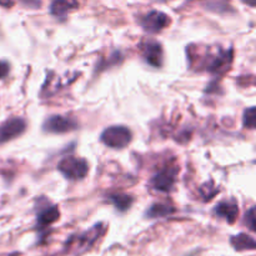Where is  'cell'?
<instances>
[{"label":"cell","instance_id":"7c38bea8","mask_svg":"<svg viewBox=\"0 0 256 256\" xmlns=\"http://www.w3.org/2000/svg\"><path fill=\"white\" fill-rule=\"evenodd\" d=\"M59 208L55 206V205H49V206L42 208L39 212V214H38V228L39 229H45V228L50 226V225L54 224L59 219Z\"/></svg>","mask_w":256,"mask_h":256},{"label":"cell","instance_id":"ba28073f","mask_svg":"<svg viewBox=\"0 0 256 256\" xmlns=\"http://www.w3.org/2000/svg\"><path fill=\"white\" fill-rule=\"evenodd\" d=\"M145 62L154 68H162L164 64V52L160 42L155 40H145L140 45Z\"/></svg>","mask_w":256,"mask_h":256},{"label":"cell","instance_id":"3957f363","mask_svg":"<svg viewBox=\"0 0 256 256\" xmlns=\"http://www.w3.org/2000/svg\"><path fill=\"white\" fill-rule=\"evenodd\" d=\"M132 134L126 126H110L102 132L100 140L102 144L112 149H124L132 142Z\"/></svg>","mask_w":256,"mask_h":256},{"label":"cell","instance_id":"8fae6325","mask_svg":"<svg viewBox=\"0 0 256 256\" xmlns=\"http://www.w3.org/2000/svg\"><path fill=\"white\" fill-rule=\"evenodd\" d=\"M214 212L220 218H224L229 224L236 220L238 214H239V208L235 200H229V202H222L215 206Z\"/></svg>","mask_w":256,"mask_h":256},{"label":"cell","instance_id":"4fadbf2b","mask_svg":"<svg viewBox=\"0 0 256 256\" xmlns=\"http://www.w3.org/2000/svg\"><path fill=\"white\" fill-rule=\"evenodd\" d=\"M232 248L238 252H242V250H254L256 248V242L254 238H252L248 234H238L235 236H232L230 239Z\"/></svg>","mask_w":256,"mask_h":256},{"label":"cell","instance_id":"2e32d148","mask_svg":"<svg viewBox=\"0 0 256 256\" xmlns=\"http://www.w3.org/2000/svg\"><path fill=\"white\" fill-rule=\"evenodd\" d=\"M242 125L246 129H255L256 126V108L252 106L244 112L242 118Z\"/></svg>","mask_w":256,"mask_h":256},{"label":"cell","instance_id":"52a82bcc","mask_svg":"<svg viewBox=\"0 0 256 256\" xmlns=\"http://www.w3.org/2000/svg\"><path fill=\"white\" fill-rule=\"evenodd\" d=\"M178 168L176 166H168L165 169L158 172L150 180L152 189L160 192H169L174 188L175 182H176Z\"/></svg>","mask_w":256,"mask_h":256},{"label":"cell","instance_id":"d6986e66","mask_svg":"<svg viewBox=\"0 0 256 256\" xmlns=\"http://www.w3.org/2000/svg\"><path fill=\"white\" fill-rule=\"evenodd\" d=\"M9 72V64L5 62H0V79L5 78Z\"/></svg>","mask_w":256,"mask_h":256},{"label":"cell","instance_id":"5b68a950","mask_svg":"<svg viewBox=\"0 0 256 256\" xmlns=\"http://www.w3.org/2000/svg\"><path fill=\"white\" fill-rule=\"evenodd\" d=\"M78 129V122L64 115H52L42 124V130L50 134H64Z\"/></svg>","mask_w":256,"mask_h":256},{"label":"cell","instance_id":"6da1fadb","mask_svg":"<svg viewBox=\"0 0 256 256\" xmlns=\"http://www.w3.org/2000/svg\"><path fill=\"white\" fill-rule=\"evenodd\" d=\"M189 50L194 52V54L188 52L189 62L192 68L198 72H209L212 74H222L229 70L232 62V50H222L220 48H206L204 54L200 52L198 48L189 46Z\"/></svg>","mask_w":256,"mask_h":256},{"label":"cell","instance_id":"ac0fdd59","mask_svg":"<svg viewBox=\"0 0 256 256\" xmlns=\"http://www.w3.org/2000/svg\"><path fill=\"white\" fill-rule=\"evenodd\" d=\"M12 2H14V0H12ZM18 2H22L25 6L30 8V9H38V8H40V5H42V2H40V0H18Z\"/></svg>","mask_w":256,"mask_h":256},{"label":"cell","instance_id":"44dd1931","mask_svg":"<svg viewBox=\"0 0 256 256\" xmlns=\"http://www.w3.org/2000/svg\"><path fill=\"white\" fill-rule=\"evenodd\" d=\"M242 2H245V4H248V5H250V6L252 8H254L255 6V0H242Z\"/></svg>","mask_w":256,"mask_h":256},{"label":"cell","instance_id":"5bb4252c","mask_svg":"<svg viewBox=\"0 0 256 256\" xmlns=\"http://www.w3.org/2000/svg\"><path fill=\"white\" fill-rule=\"evenodd\" d=\"M106 199L110 204L114 205V206L122 212L129 210V208L132 206V202H134V199H132L130 195L122 194V192H116V194L108 195Z\"/></svg>","mask_w":256,"mask_h":256},{"label":"cell","instance_id":"9a60e30c","mask_svg":"<svg viewBox=\"0 0 256 256\" xmlns=\"http://www.w3.org/2000/svg\"><path fill=\"white\" fill-rule=\"evenodd\" d=\"M175 209L169 204H165V202H156V204H152L150 206V209L146 212L148 218H165L169 216V215L174 214Z\"/></svg>","mask_w":256,"mask_h":256},{"label":"cell","instance_id":"7a4b0ae2","mask_svg":"<svg viewBox=\"0 0 256 256\" xmlns=\"http://www.w3.org/2000/svg\"><path fill=\"white\" fill-rule=\"evenodd\" d=\"M105 226L104 224H96L92 228H90L88 232H82V234H76L70 236L65 244V250L68 254L72 255H80L84 254L89 249L94 246L95 242L104 235Z\"/></svg>","mask_w":256,"mask_h":256},{"label":"cell","instance_id":"7402d4cb","mask_svg":"<svg viewBox=\"0 0 256 256\" xmlns=\"http://www.w3.org/2000/svg\"><path fill=\"white\" fill-rule=\"evenodd\" d=\"M152 2H170V0H152Z\"/></svg>","mask_w":256,"mask_h":256},{"label":"cell","instance_id":"30bf717a","mask_svg":"<svg viewBox=\"0 0 256 256\" xmlns=\"http://www.w3.org/2000/svg\"><path fill=\"white\" fill-rule=\"evenodd\" d=\"M79 2L78 0H54L50 5V12L52 16L59 20H65L72 10L78 9Z\"/></svg>","mask_w":256,"mask_h":256},{"label":"cell","instance_id":"9c48e42d","mask_svg":"<svg viewBox=\"0 0 256 256\" xmlns=\"http://www.w3.org/2000/svg\"><path fill=\"white\" fill-rule=\"evenodd\" d=\"M26 129L24 119L22 118H12L0 125V144L10 142L15 138L20 136Z\"/></svg>","mask_w":256,"mask_h":256},{"label":"cell","instance_id":"e0dca14e","mask_svg":"<svg viewBox=\"0 0 256 256\" xmlns=\"http://www.w3.org/2000/svg\"><path fill=\"white\" fill-rule=\"evenodd\" d=\"M255 206H252L245 214V219H244V224L249 228L252 232H255L256 230V216H255Z\"/></svg>","mask_w":256,"mask_h":256},{"label":"cell","instance_id":"8992f818","mask_svg":"<svg viewBox=\"0 0 256 256\" xmlns=\"http://www.w3.org/2000/svg\"><path fill=\"white\" fill-rule=\"evenodd\" d=\"M172 22L169 15L164 14L162 12H158V10H152L149 12L146 15L140 19V25H142V29L145 30L149 34H156L160 32L162 30H164L165 28H168Z\"/></svg>","mask_w":256,"mask_h":256},{"label":"cell","instance_id":"277c9868","mask_svg":"<svg viewBox=\"0 0 256 256\" xmlns=\"http://www.w3.org/2000/svg\"><path fill=\"white\" fill-rule=\"evenodd\" d=\"M58 170L68 180H82L86 176L89 166L85 159L74 156H66L58 164Z\"/></svg>","mask_w":256,"mask_h":256},{"label":"cell","instance_id":"ffe728a7","mask_svg":"<svg viewBox=\"0 0 256 256\" xmlns=\"http://www.w3.org/2000/svg\"><path fill=\"white\" fill-rule=\"evenodd\" d=\"M0 5H2V6H5V8H10L14 5V2H12V0H0Z\"/></svg>","mask_w":256,"mask_h":256}]
</instances>
